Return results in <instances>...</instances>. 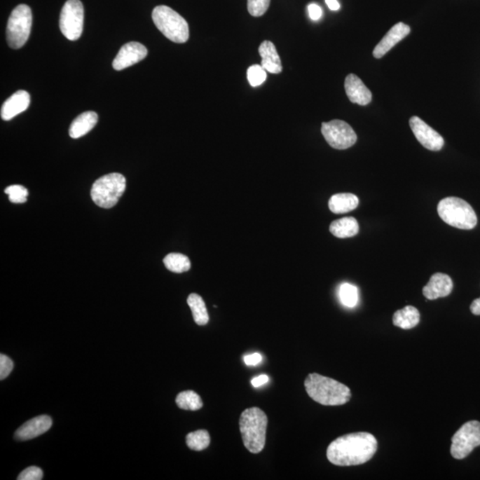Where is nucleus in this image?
Returning <instances> with one entry per match:
<instances>
[{"mask_svg": "<svg viewBox=\"0 0 480 480\" xmlns=\"http://www.w3.org/2000/svg\"><path fill=\"white\" fill-rule=\"evenodd\" d=\"M98 115L95 111H85L78 116L69 128V137L74 139L84 137L97 124Z\"/></svg>", "mask_w": 480, "mask_h": 480, "instance_id": "nucleus-19", "label": "nucleus"}, {"mask_svg": "<svg viewBox=\"0 0 480 480\" xmlns=\"http://www.w3.org/2000/svg\"><path fill=\"white\" fill-rule=\"evenodd\" d=\"M308 12H309L310 19L313 20V21H317L322 16V9L317 4H310L308 6Z\"/></svg>", "mask_w": 480, "mask_h": 480, "instance_id": "nucleus-33", "label": "nucleus"}, {"mask_svg": "<svg viewBox=\"0 0 480 480\" xmlns=\"http://www.w3.org/2000/svg\"><path fill=\"white\" fill-rule=\"evenodd\" d=\"M152 20L156 27L170 41L178 44L190 38L188 25L183 16L167 6H158L152 11Z\"/></svg>", "mask_w": 480, "mask_h": 480, "instance_id": "nucleus-5", "label": "nucleus"}, {"mask_svg": "<svg viewBox=\"0 0 480 480\" xmlns=\"http://www.w3.org/2000/svg\"><path fill=\"white\" fill-rule=\"evenodd\" d=\"M14 369V363L8 356L1 354L0 355V379L4 380L11 373Z\"/></svg>", "mask_w": 480, "mask_h": 480, "instance_id": "nucleus-32", "label": "nucleus"}, {"mask_svg": "<svg viewBox=\"0 0 480 480\" xmlns=\"http://www.w3.org/2000/svg\"><path fill=\"white\" fill-rule=\"evenodd\" d=\"M339 298L344 306L353 308L359 301L357 288L352 284L344 283L339 288Z\"/></svg>", "mask_w": 480, "mask_h": 480, "instance_id": "nucleus-27", "label": "nucleus"}, {"mask_svg": "<svg viewBox=\"0 0 480 480\" xmlns=\"http://www.w3.org/2000/svg\"><path fill=\"white\" fill-rule=\"evenodd\" d=\"M267 78V71L263 66L254 64L247 69V79L252 87H259Z\"/></svg>", "mask_w": 480, "mask_h": 480, "instance_id": "nucleus-28", "label": "nucleus"}, {"mask_svg": "<svg viewBox=\"0 0 480 480\" xmlns=\"http://www.w3.org/2000/svg\"><path fill=\"white\" fill-rule=\"evenodd\" d=\"M321 133L327 144L336 150H346L353 146L357 139L352 128L345 121L339 119L324 122L321 127Z\"/></svg>", "mask_w": 480, "mask_h": 480, "instance_id": "nucleus-10", "label": "nucleus"}, {"mask_svg": "<svg viewBox=\"0 0 480 480\" xmlns=\"http://www.w3.org/2000/svg\"><path fill=\"white\" fill-rule=\"evenodd\" d=\"M127 181L124 175L112 173L96 180L91 188V198L98 207L111 208L118 203L125 191Z\"/></svg>", "mask_w": 480, "mask_h": 480, "instance_id": "nucleus-6", "label": "nucleus"}, {"mask_svg": "<svg viewBox=\"0 0 480 480\" xmlns=\"http://www.w3.org/2000/svg\"><path fill=\"white\" fill-rule=\"evenodd\" d=\"M479 446L480 423L471 421L465 423L453 436L450 452L453 458L462 460Z\"/></svg>", "mask_w": 480, "mask_h": 480, "instance_id": "nucleus-9", "label": "nucleus"}, {"mask_svg": "<svg viewBox=\"0 0 480 480\" xmlns=\"http://www.w3.org/2000/svg\"><path fill=\"white\" fill-rule=\"evenodd\" d=\"M259 54L261 57V66L266 71L273 74H279L283 67L281 60L273 42L266 41L259 46Z\"/></svg>", "mask_w": 480, "mask_h": 480, "instance_id": "nucleus-18", "label": "nucleus"}, {"mask_svg": "<svg viewBox=\"0 0 480 480\" xmlns=\"http://www.w3.org/2000/svg\"><path fill=\"white\" fill-rule=\"evenodd\" d=\"M211 442L210 435L206 430H198L196 432L188 433L186 436V444L188 448L194 451H202L210 446Z\"/></svg>", "mask_w": 480, "mask_h": 480, "instance_id": "nucleus-26", "label": "nucleus"}, {"mask_svg": "<svg viewBox=\"0 0 480 480\" xmlns=\"http://www.w3.org/2000/svg\"><path fill=\"white\" fill-rule=\"evenodd\" d=\"M269 382V377L266 375L259 376L252 380V385L258 388V387L263 386V384Z\"/></svg>", "mask_w": 480, "mask_h": 480, "instance_id": "nucleus-35", "label": "nucleus"}, {"mask_svg": "<svg viewBox=\"0 0 480 480\" xmlns=\"http://www.w3.org/2000/svg\"><path fill=\"white\" fill-rule=\"evenodd\" d=\"M346 95L353 104L366 106L372 101V92L355 74H349L344 82Z\"/></svg>", "mask_w": 480, "mask_h": 480, "instance_id": "nucleus-16", "label": "nucleus"}, {"mask_svg": "<svg viewBox=\"0 0 480 480\" xmlns=\"http://www.w3.org/2000/svg\"><path fill=\"white\" fill-rule=\"evenodd\" d=\"M409 125L417 141L427 150L432 151L441 150L445 144L443 137L421 118L412 117L410 118Z\"/></svg>", "mask_w": 480, "mask_h": 480, "instance_id": "nucleus-11", "label": "nucleus"}, {"mask_svg": "<svg viewBox=\"0 0 480 480\" xmlns=\"http://www.w3.org/2000/svg\"><path fill=\"white\" fill-rule=\"evenodd\" d=\"M84 25V6L81 0H68L60 15V29L69 41H78Z\"/></svg>", "mask_w": 480, "mask_h": 480, "instance_id": "nucleus-8", "label": "nucleus"}, {"mask_svg": "<svg viewBox=\"0 0 480 480\" xmlns=\"http://www.w3.org/2000/svg\"><path fill=\"white\" fill-rule=\"evenodd\" d=\"M393 325L402 329H412L420 322L419 310L413 306H406L397 310L392 317Z\"/></svg>", "mask_w": 480, "mask_h": 480, "instance_id": "nucleus-22", "label": "nucleus"}, {"mask_svg": "<svg viewBox=\"0 0 480 480\" xmlns=\"http://www.w3.org/2000/svg\"><path fill=\"white\" fill-rule=\"evenodd\" d=\"M53 425L52 418L48 416H41L29 420L16 430L15 439L25 441L44 434Z\"/></svg>", "mask_w": 480, "mask_h": 480, "instance_id": "nucleus-14", "label": "nucleus"}, {"mask_svg": "<svg viewBox=\"0 0 480 480\" xmlns=\"http://www.w3.org/2000/svg\"><path fill=\"white\" fill-rule=\"evenodd\" d=\"M147 55V48L141 43L129 42L122 46L114 62H112V67L116 71H122V69L138 64L139 62L146 57Z\"/></svg>", "mask_w": 480, "mask_h": 480, "instance_id": "nucleus-12", "label": "nucleus"}, {"mask_svg": "<svg viewBox=\"0 0 480 480\" xmlns=\"http://www.w3.org/2000/svg\"><path fill=\"white\" fill-rule=\"evenodd\" d=\"M329 231L336 238H352L359 233V225L355 218L344 217L334 221L330 224Z\"/></svg>", "mask_w": 480, "mask_h": 480, "instance_id": "nucleus-21", "label": "nucleus"}, {"mask_svg": "<svg viewBox=\"0 0 480 480\" xmlns=\"http://www.w3.org/2000/svg\"><path fill=\"white\" fill-rule=\"evenodd\" d=\"M453 287V280L448 275L435 273L430 277L428 284L423 289V296L428 300L448 296Z\"/></svg>", "mask_w": 480, "mask_h": 480, "instance_id": "nucleus-15", "label": "nucleus"}, {"mask_svg": "<svg viewBox=\"0 0 480 480\" xmlns=\"http://www.w3.org/2000/svg\"><path fill=\"white\" fill-rule=\"evenodd\" d=\"M179 409L188 410V411H197L203 407V402L193 390H186L179 393L175 399Z\"/></svg>", "mask_w": 480, "mask_h": 480, "instance_id": "nucleus-24", "label": "nucleus"}, {"mask_svg": "<svg viewBox=\"0 0 480 480\" xmlns=\"http://www.w3.org/2000/svg\"><path fill=\"white\" fill-rule=\"evenodd\" d=\"M439 217L450 226L461 230H472L478 224V218L471 205L462 198H443L438 205Z\"/></svg>", "mask_w": 480, "mask_h": 480, "instance_id": "nucleus-4", "label": "nucleus"}, {"mask_svg": "<svg viewBox=\"0 0 480 480\" xmlns=\"http://www.w3.org/2000/svg\"><path fill=\"white\" fill-rule=\"evenodd\" d=\"M164 264L168 270L183 273L191 269V261L183 254L171 253L164 258Z\"/></svg>", "mask_w": 480, "mask_h": 480, "instance_id": "nucleus-25", "label": "nucleus"}, {"mask_svg": "<svg viewBox=\"0 0 480 480\" xmlns=\"http://www.w3.org/2000/svg\"><path fill=\"white\" fill-rule=\"evenodd\" d=\"M270 3V0H247L248 12L254 18H260L266 14Z\"/></svg>", "mask_w": 480, "mask_h": 480, "instance_id": "nucleus-30", "label": "nucleus"}, {"mask_svg": "<svg viewBox=\"0 0 480 480\" xmlns=\"http://www.w3.org/2000/svg\"><path fill=\"white\" fill-rule=\"evenodd\" d=\"M411 32L409 25L403 22L397 23L384 36L378 44L373 49V55L376 59L383 57L390 49H392L398 43L405 39Z\"/></svg>", "mask_w": 480, "mask_h": 480, "instance_id": "nucleus-13", "label": "nucleus"}, {"mask_svg": "<svg viewBox=\"0 0 480 480\" xmlns=\"http://www.w3.org/2000/svg\"><path fill=\"white\" fill-rule=\"evenodd\" d=\"M377 446V439L371 433H350L334 439L330 444L327 450V458L337 466L364 465L376 455Z\"/></svg>", "mask_w": 480, "mask_h": 480, "instance_id": "nucleus-1", "label": "nucleus"}, {"mask_svg": "<svg viewBox=\"0 0 480 480\" xmlns=\"http://www.w3.org/2000/svg\"><path fill=\"white\" fill-rule=\"evenodd\" d=\"M304 387L310 398L323 406H342L352 399V392L345 384L319 373H310Z\"/></svg>", "mask_w": 480, "mask_h": 480, "instance_id": "nucleus-2", "label": "nucleus"}, {"mask_svg": "<svg viewBox=\"0 0 480 480\" xmlns=\"http://www.w3.org/2000/svg\"><path fill=\"white\" fill-rule=\"evenodd\" d=\"M32 13L27 5H19L13 10L6 27V39L11 48L19 49L25 45L31 34Z\"/></svg>", "mask_w": 480, "mask_h": 480, "instance_id": "nucleus-7", "label": "nucleus"}, {"mask_svg": "<svg viewBox=\"0 0 480 480\" xmlns=\"http://www.w3.org/2000/svg\"><path fill=\"white\" fill-rule=\"evenodd\" d=\"M469 309H471L472 314H474V315H480V297L478 298V299L473 301Z\"/></svg>", "mask_w": 480, "mask_h": 480, "instance_id": "nucleus-36", "label": "nucleus"}, {"mask_svg": "<svg viewBox=\"0 0 480 480\" xmlns=\"http://www.w3.org/2000/svg\"><path fill=\"white\" fill-rule=\"evenodd\" d=\"M327 6H329L330 10L332 11H337L341 8L339 2L337 0H325Z\"/></svg>", "mask_w": 480, "mask_h": 480, "instance_id": "nucleus-37", "label": "nucleus"}, {"mask_svg": "<svg viewBox=\"0 0 480 480\" xmlns=\"http://www.w3.org/2000/svg\"><path fill=\"white\" fill-rule=\"evenodd\" d=\"M29 104H31V96L28 92L19 90L15 92L2 105V119L6 121H11L15 116L27 110Z\"/></svg>", "mask_w": 480, "mask_h": 480, "instance_id": "nucleus-17", "label": "nucleus"}, {"mask_svg": "<svg viewBox=\"0 0 480 480\" xmlns=\"http://www.w3.org/2000/svg\"><path fill=\"white\" fill-rule=\"evenodd\" d=\"M261 359H263V357H261L259 353L251 354V355L244 357L245 363H246L247 366H256L257 364H259L261 362Z\"/></svg>", "mask_w": 480, "mask_h": 480, "instance_id": "nucleus-34", "label": "nucleus"}, {"mask_svg": "<svg viewBox=\"0 0 480 480\" xmlns=\"http://www.w3.org/2000/svg\"><path fill=\"white\" fill-rule=\"evenodd\" d=\"M359 200L356 195L352 193H338L331 197L329 207L334 214H345L356 210Z\"/></svg>", "mask_w": 480, "mask_h": 480, "instance_id": "nucleus-20", "label": "nucleus"}, {"mask_svg": "<svg viewBox=\"0 0 480 480\" xmlns=\"http://www.w3.org/2000/svg\"><path fill=\"white\" fill-rule=\"evenodd\" d=\"M5 193L8 195L9 200L14 204H22L27 201L29 192L22 185H12L6 188Z\"/></svg>", "mask_w": 480, "mask_h": 480, "instance_id": "nucleus-29", "label": "nucleus"}, {"mask_svg": "<svg viewBox=\"0 0 480 480\" xmlns=\"http://www.w3.org/2000/svg\"><path fill=\"white\" fill-rule=\"evenodd\" d=\"M268 417L259 407H251L241 413L240 430L245 448L252 453L263 451L266 443Z\"/></svg>", "mask_w": 480, "mask_h": 480, "instance_id": "nucleus-3", "label": "nucleus"}, {"mask_svg": "<svg viewBox=\"0 0 480 480\" xmlns=\"http://www.w3.org/2000/svg\"><path fill=\"white\" fill-rule=\"evenodd\" d=\"M187 303L191 308L195 323L198 326H206L210 321V315H208L206 303L202 297L197 294H191L188 297Z\"/></svg>", "mask_w": 480, "mask_h": 480, "instance_id": "nucleus-23", "label": "nucleus"}, {"mask_svg": "<svg viewBox=\"0 0 480 480\" xmlns=\"http://www.w3.org/2000/svg\"><path fill=\"white\" fill-rule=\"evenodd\" d=\"M43 472L39 467L32 466L20 473L18 480H41Z\"/></svg>", "mask_w": 480, "mask_h": 480, "instance_id": "nucleus-31", "label": "nucleus"}]
</instances>
